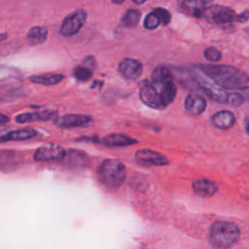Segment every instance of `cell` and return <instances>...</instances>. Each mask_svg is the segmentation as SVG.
I'll list each match as a JSON object with an SVG mask.
<instances>
[{
  "label": "cell",
  "instance_id": "277c9868",
  "mask_svg": "<svg viewBox=\"0 0 249 249\" xmlns=\"http://www.w3.org/2000/svg\"><path fill=\"white\" fill-rule=\"evenodd\" d=\"M236 16L231 8L219 5L208 7L202 15L207 21L214 24H228L236 21Z\"/></svg>",
  "mask_w": 249,
  "mask_h": 249
},
{
  "label": "cell",
  "instance_id": "d6986e66",
  "mask_svg": "<svg viewBox=\"0 0 249 249\" xmlns=\"http://www.w3.org/2000/svg\"><path fill=\"white\" fill-rule=\"evenodd\" d=\"M159 92L163 105L166 107L174 100L177 93V88L173 81H169L160 85V89Z\"/></svg>",
  "mask_w": 249,
  "mask_h": 249
},
{
  "label": "cell",
  "instance_id": "7c38bea8",
  "mask_svg": "<svg viewBox=\"0 0 249 249\" xmlns=\"http://www.w3.org/2000/svg\"><path fill=\"white\" fill-rule=\"evenodd\" d=\"M206 108L205 99L197 93H190L185 99V109L194 116L200 115Z\"/></svg>",
  "mask_w": 249,
  "mask_h": 249
},
{
  "label": "cell",
  "instance_id": "83f0119b",
  "mask_svg": "<svg viewBox=\"0 0 249 249\" xmlns=\"http://www.w3.org/2000/svg\"><path fill=\"white\" fill-rule=\"evenodd\" d=\"M244 102V96L236 91H230L227 104L231 106H239Z\"/></svg>",
  "mask_w": 249,
  "mask_h": 249
},
{
  "label": "cell",
  "instance_id": "5b68a950",
  "mask_svg": "<svg viewBox=\"0 0 249 249\" xmlns=\"http://www.w3.org/2000/svg\"><path fill=\"white\" fill-rule=\"evenodd\" d=\"M139 96H140L141 101L145 105H147L153 109L161 110V109L165 108V106L163 105V103L160 99L159 90L156 89V87L154 86L153 83H151L147 80L143 81L140 85Z\"/></svg>",
  "mask_w": 249,
  "mask_h": 249
},
{
  "label": "cell",
  "instance_id": "836d02e7",
  "mask_svg": "<svg viewBox=\"0 0 249 249\" xmlns=\"http://www.w3.org/2000/svg\"><path fill=\"white\" fill-rule=\"evenodd\" d=\"M246 131H247V133L249 134V123L246 124Z\"/></svg>",
  "mask_w": 249,
  "mask_h": 249
},
{
  "label": "cell",
  "instance_id": "7402d4cb",
  "mask_svg": "<svg viewBox=\"0 0 249 249\" xmlns=\"http://www.w3.org/2000/svg\"><path fill=\"white\" fill-rule=\"evenodd\" d=\"M63 79V76L61 74H55V73H47L42 75H36L31 76L30 81L44 86H53L55 84H58Z\"/></svg>",
  "mask_w": 249,
  "mask_h": 249
},
{
  "label": "cell",
  "instance_id": "8fae6325",
  "mask_svg": "<svg viewBox=\"0 0 249 249\" xmlns=\"http://www.w3.org/2000/svg\"><path fill=\"white\" fill-rule=\"evenodd\" d=\"M91 118L87 115H78V114H68L62 117H59L54 120V124L62 128H71L83 126L90 123Z\"/></svg>",
  "mask_w": 249,
  "mask_h": 249
},
{
  "label": "cell",
  "instance_id": "4fadbf2b",
  "mask_svg": "<svg viewBox=\"0 0 249 249\" xmlns=\"http://www.w3.org/2000/svg\"><path fill=\"white\" fill-rule=\"evenodd\" d=\"M193 190L196 195L201 197H210L217 192V185L209 179H197L193 182Z\"/></svg>",
  "mask_w": 249,
  "mask_h": 249
},
{
  "label": "cell",
  "instance_id": "5bb4252c",
  "mask_svg": "<svg viewBox=\"0 0 249 249\" xmlns=\"http://www.w3.org/2000/svg\"><path fill=\"white\" fill-rule=\"evenodd\" d=\"M37 135V131L33 128L26 127L21 129H16L5 134H0V142L6 141H23L28 140Z\"/></svg>",
  "mask_w": 249,
  "mask_h": 249
},
{
  "label": "cell",
  "instance_id": "2e32d148",
  "mask_svg": "<svg viewBox=\"0 0 249 249\" xmlns=\"http://www.w3.org/2000/svg\"><path fill=\"white\" fill-rule=\"evenodd\" d=\"M54 112L52 110H43L33 113H22L18 115L15 120L18 124H26L36 121H48L54 116Z\"/></svg>",
  "mask_w": 249,
  "mask_h": 249
},
{
  "label": "cell",
  "instance_id": "ffe728a7",
  "mask_svg": "<svg viewBox=\"0 0 249 249\" xmlns=\"http://www.w3.org/2000/svg\"><path fill=\"white\" fill-rule=\"evenodd\" d=\"M48 36V30L45 27L42 26H34L29 29L26 40L29 45L35 46L38 44L43 43Z\"/></svg>",
  "mask_w": 249,
  "mask_h": 249
},
{
  "label": "cell",
  "instance_id": "ac0fdd59",
  "mask_svg": "<svg viewBox=\"0 0 249 249\" xmlns=\"http://www.w3.org/2000/svg\"><path fill=\"white\" fill-rule=\"evenodd\" d=\"M63 160H65L68 165L76 166V167L86 166L89 162L88 155L85 154L83 151H79V150L66 151Z\"/></svg>",
  "mask_w": 249,
  "mask_h": 249
},
{
  "label": "cell",
  "instance_id": "cb8c5ba5",
  "mask_svg": "<svg viewBox=\"0 0 249 249\" xmlns=\"http://www.w3.org/2000/svg\"><path fill=\"white\" fill-rule=\"evenodd\" d=\"M91 75H92L91 70L87 68V67H84V66H78L74 70L75 78L79 81H82V82H86V81L89 80Z\"/></svg>",
  "mask_w": 249,
  "mask_h": 249
},
{
  "label": "cell",
  "instance_id": "d4e9b609",
  "mask_svg": "<svg viewBox=\"0 0 249 249\" xmlns=\"http://www.w3.org/2000/svg\"><path fill=\"white\" fill-rule=\"evenodd\" d=\"M160 20L154 12L148 14L144 19V27L147 29H155L160 25Z\"/></svg>",
  "mask_w": 249,
  "mask_h": 249
},
{
  "label": "cell",
  "instance_id": "f546056e",
  "mask_svg": "<svg viewBox=\"0 0 249 249\" xmlns=\"http://www.w3.org/2000/svg\"><path fill=\"white\" fill-rule=\"evenodd\" d=\"M8 122H9V117H7L6 115H4V114H1V113H0V124H7Z\"/></svg>",
  "mask_w": 249,
  "mask_h": 249
},
{
  "label": "cell",
  "instance_id": "9a60e30c",
  "mask_svg": "<svg viewBox=\"0 0 249 249\" xmlns=\"http://www.w3.org/2000/svg\"><path fill=\"white\" fill-rule=\"evenodd\" d=\"M235 123V117L229 110H222L212 116V124L220 129H229Z\"/></svg>",
  "mask_w": 249,
  "mask_h": 249
},
{
  "label": "cell",
  "instance_id": "30bf717a",
  "mask_svg": "<svg viewBox=\"0 0 249 249\" xmlns=\"http://www.w3.org/2000/svg\"><path fill=\"white\" fill-rule=\"evenodd\" d=\"M119 71L124 78L127 80H136L141 76L143 66L140 61L130 57H125L120 62Z\"/></svg>",
  "mask_w": 249,
  "mask_h": 249
},
{
  "label": "cell",
  "instance_id": "4316f807",
  "mask_svg": "<svg viewBox=\"0 0 249 249\" xmlns=\"http://www.w3.org/2000/svg\"><path fill=\"white\" fill-rule=\"evenodd\" d=\"M204 56L207 60L212 61V62H216L221 60L222 58V54L221 53L214 47H209L204 51Z\"/></svg>",
  "mask_w": 249,
  "mask_h": 249
},
{
  "label": "cell",
  "instance_id": "44dd1931",
  "mask_svg": "<svg viewBox=\"0 0 249 249\" xmlns=\"http://www.w3.org/2000/svg\"><path fill=\"white\" fill-rule=\"evenodd\" d=\"M152 83L154 85H162L169 81H172V73L171 71L165 66H158L152 73Z\"/></svg>",
  "mask_w": 249,
  "mask_h": 249
},
{
  "label": "cell",
  "instance_id": "3957f363",
  "mask_svg": "<svg viewBox=\"0 0 249 249\" xmlns=\"http://www.w3.org/2000/svg\"><path fill=\"white\" fill-rule=\"evenodd\" d=\"M126 176L125 166L115 159L103 160L97 169L98 180L107 188L116 189L122 186Z\"/></svg>",
  "mask_w": 249,
  "mask_h": 249
},
{
  "label": "cell",
  "instance_id": "8992f818",
  "mask_svg": "<svg viewBox=\"0 0 249 249\" xmlns=\"http://www.w3.org/2000/svg\"><path fill=\"white\" fill-rule=\"evenodd\" d=\"M87 19V14L84 10H77L67 16L60 26V34L63 36H72L80 31Z\"/></svg>",
  "mask_w": 249,
  "mask_h": 249
},
{
  "label": "cell",
  "instance_id": "9c48e42d",
  "mask_svg": "<svg viewBox=\"0 0 249 249\" xmlns=\"http://www.w3.org/2000/svg\"><path fill=\"white\" fill-rule=\"evenodd\" d=\"M213 0H181L179 10L192 17L201 18Z\"/></svg>",
  "mask_w": 249,
  "mask_h": 249
},
{
  "label": "cell",
  "instance_id": "1f68e13d",
  "mask_svg": "<svg viewBox=\"0 0 249 249\" xmlns=\"http://www.w3.org/2000/svg\"><path fill=\"white\" fill-rule=\"evenodd\" d=\"M6 38H7V34H6V33H1V34H0V42L3 41V40H5Z\"/></svg>",
  "mask_w": 249,
  "mask_h": 249
},
{
  "label": "cell",
  "instance_id": "6da1fadb",
  "mask_svg": "<svg viewBox=\"0 0 249 249\" xmlns=\"http://www.w3.org/2000/svg\"><path fill=\"white\" fill-rule=\"evenodd\" d=\"M198 70L210 81L225 89H243L249 83V76L231 65L200 64Z\"/></svg>",
  "mask_w": 249,
  "mask_h": 249
},
{
  "label": "cell",
  "instance_id": "52a82bcc",
  "mask_svg": "<svg viewBox=\"0 0 249 249\" xmlns=\"http://www.w3.org/2000/svg\"><path fill=\"white\" fill-rule=\"evenodd\" d=\"M135 160L142 165L153 166L166 165L168 163V159L164 155L151 149H139L135 153Z\"/></svg>",
  "mask_w": 249,
  "mask_h": 249
},
{
  "label": "cell",
  "instance_id": "e0dca14e",
  "mask_svg": "<svg viewBox=\"0 0 249 249\" xmlns=\"http://www.w3.org/2000/svg\"><path fill=\"white\" fill-rule=\"evenodd\" d=\"M137 141L127 135L121 133H112L103 138V144L109 147H124L134 145Z\"/></svg>",
  "mask_w": 249,
  "mask_h": 249
},
{
  "label": "cell",
  "instance_id": "484cf974",
  "mask_svg": "<svg viewBox=\"0 0 249 249\" xmlns=\"http://www.w3.org/2000/svg\"><path fill=\"white\" fill-rule=\"evenodd\" d=\"M157 17L159 18V19L160 20V23L166 25L170 22L171 20V15L170 13L166 10V9H163V8H156L154 11H153Z\"/></svg>",
  "mask_w": 249,
  "mask_h": 249
},
{
  "label": "cell",
  "instance_id": "7a4b0ae2",
  "mask_svg": "<svg viewBox=\"0 0 249 249\" xmlns=\"http://www.w3.org/2000/svg\"><path fill=\"white\" fill-rule=\"evenodd\" d=\"M240 236L237 225L230 221H217L209 231V241L217 248H230L234 245Z\"/></svg>",
  "mask_w": 249,
  "mask_h": 249
},
{
  "label": "cell",
  "instance_id": "f1b7e54d",
  "mask_svg": "<svg viewBox=\"0 0 249 249\" xmlns=\"http://www.w3.org/2000/svg\"><path fill=\"white\" fill-rule=\"evenodd\" d=\"M249 18V12H243L242 14H239L236 16V21L242 22Z\"/></svg>",
  "mask_w": 249,
  "mask_h": 249
},
{
  "label": "cell",
  "instance_id": "603a6c76",
  "mask_svg": "<svg viewBox=\"0 0 249 249\" xmlns=\"http://www.w3.org/2000/svg\"><path fill=\"white\" fill-rule=\"evenodd\" d=\"M140 19V13L137 10H128L122 19L123 25L126 27L135 26Z\"/></svg>",
  "mask_w": 249,
  "mask_h": 249
},
{
  "label": "cell",
  "instance_id": "4dcf8cb0",
  "mask_svg": "<svg viewBox=\"0 0 249 249\" xmlns=\"http://www.w3.org/2000/svg\"><path fill=\"white\" fill-rule=\"evenodd\" d=\"M147 0H132V2L133 3H135V4H137V5H140V4H143V3H145Z\"/></svg>",
  "mask_w": 249,
  "mask_h": 249
},
{
  "label": "cell",
  "instance_id": "ba28073f",
  "mask_svg": "<svg viewBox=\"0 0 249 249\" xmlns=\"http://www.w3.org/2000/svg\"><path fill=\"white\" fill-rule=\"evenodd\" d=\"M66 151L59 145L51 144L40 147L34 153V160L37 161H57L63 160Z\"/></svg>",
  "mask_w": 249,
  "mask_h": 249
},
{
  "label": "cell",
  "instance_id": "d6a6232c",
  "mask_svg": "<svg viewBox=\"0 0 249 249\" xmlns=\"http://www.w3.org/2000/svg\"><path fill=\"white\" fill-rule=\"evenodd\" d=\"M125 0H112V2L113 3H115V4H122V3H124Z\"/></svg>",
  "mask_w": 249,
  "mask_h": 249
}]
</instances>
